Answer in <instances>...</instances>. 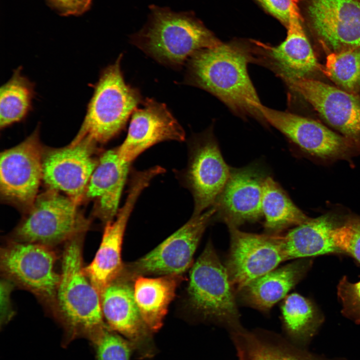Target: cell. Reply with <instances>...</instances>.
Wrapping results in <instances>:
<instances>
[{"label": "cell", "mask_w": 360, "mask_h": 360, "mask_svg": "<svg viewBox=\"0 0 360 360\" xmlns=\"http://www.w3.org/2000/svg\"><path fill=\"white\" fill-rule=\"evenodd\" d=\"M256 49V41L236 40L202 50L187 62L184 83L211 93L240 116L263 120L248 70V64L257 61Z\"/></svg>", "instance_id": "6da1fadb"}, {"label": "cell", "mask_w": 360, "mask_h": 360, "mask_svg": "<svg viewBox=\"0 0 360 360\" xmlns=\"http://www.w3.org/2000/svg\"><path fill=\"white\" fill-rule=\"evenodd\" d=\"M86 232L64 244L60 278L52 316L64 330V344L84 337L92 342L108 326L104 321L100 294L87 274L83 262Z\"/></svg>", "instance_id": "7a4b0ae2"}, {"label": "cell", "mask_w": 360, "mask_h": 360, "mask_svg": "<svg viewBox=\"0 0 360 360\" xmlns=\"http://www.w3.org/2000/svg\"><path fill=\"white\" fill-rule=\"evenodd\" d=\"M150 10L148 23L131 40L160 64L180 68L196 52L221 42L192 14L154 6Z\"/></svg>", "instance_id": "3957f363"}, {"label": "cell", "mask_w": 360, "mask_h": 360, "mask_svg": "<svg viewBox=\"0 0 360 360\" xmlns=\"http://www.w3.org/2000/svg\"><path fill=\"white\" fill-rule=\"evenodd\" d=\"M122 56L120 54L102 72L84 121L70 143L87 140L98 146L108 142L123 130L142 102L138 90L124 81L120 68Z\"/></svg>", "instance_id": "277c9868"}, {"label": "cell", "mask_w": 360, "mask_h": 360, "mask_svg": "<svg viewBox=\"0 0 360 360\" xmlns=\"http://www.w3.org/2000/svg\"><path fill=\"white\" fill-rule=\"evenodd\" d=\"M188 294L192 309L203 320L229 333L243 328L236 292L211 241L192 266Z\"/></svg>", "instance_id": "5b68a950"}, {"label": "cell", "mask_w": 360, "mask_h": 360, "mask_svg": "<svg viewBox=\"0 0 360 360\" xmlns=\"http://www.w3.org/2000/svg\"><path fill=\"white\" fill-rule=\"evenodd\" d=\"M80 205L66 195L47 189L39 194L10 234V240L54 248L86 232L90 221Z\"/></svg>", "instance_id": "8992f818"}, {"label": "cell", "mask_w": 360, "mask_h": 360, "mask_svg": "<svg viewBox=\"0 0 360 360\" xmlns=\"http://www.w3.org/2000/svg\"><path fill=\"white\" fill-rule=\"evenodd\" d=\"M54 248L10 240L0 248L2 276L32 293L52 314L60 274Z\"/></svg>", "instance_id": "52a82bcc"}, {"label": "cell", "mask_w": 360, "mask_h": 360, "mask_svg": "<svg viewBox=\"0 0 360 360\" xmlns=\"http://www.w3.org/2000/svg\"><path fill=\"white\" fill-rule=\"evenodd\" d=\"M302 21L328 52L360 47V0H298Z\"/></svg>", "instance_id": "ba28073f"}, {"label": "cell", "mask_w": 360, "mask_h": 360, "mask_svg": "<svg viewBox=\"0 0 360 360\" xmlns=\"http://www.w3.org/2000/svg\"><path fill=\"white\" fill-rule=\"evenodd\" d=\"M44 148L38 126L20 143L0 153V200L24 214L39 194Z\"/></svg>", "instance_id": "9c48e42d"}, {"label": "cell", "mask_w": 360, "mask_h": 360, "mask_svg": "<svg viewBox=\"0 0 360 360\" xmlns=\"http://www.w3.org/2000/svg\"><path fill=\"white\" fill-rule=\"evenodd\" d=\"M213 206L192 218L152 251L136 260L124 266L122 276L134 280L148 275H182L190 268L200 240L214 217Z\"/></svg>", "instance_id": "30bf717a"}, {"label": "cell", "mask_w": 360, "mask_h": 360, "mask_svg": "<svg viewBox=\"0 0 360 360\" xmlns=\"http://www.w3.org/2000/svg\"><path fill=\"white\" fill-rule=\"evenodd\" d=\"M189 148L184 179L194 198L192 215H198L214 206L231 168L224 161L211 128L193 136Z\"/></svg>", "instance_id": "8fae6325"}, {"label": "cell", "mask_w": 360, "mask_h": 360, "mask_svg": "<svg viewBox=\"0 0 360 360\" xmlns=\"http://www.w3.org/2000/svg\"><path fill=\"white\" fill-rule=\"evenodd\" d=\"M230 247L224 266L236 292L286 260L282 234L242 231L228 227Z\"/></svg>", "instance_id": "7c38bea8"}, {"label": "cell", "mask_w": 360, "mask_h": 360, "mask_svg": "<svg viewBox=\"0 0 360 360\" xmlns=\"http://www.w3.org/2000/svg\"><path fill=\"white\" fill-rule=\"evenodd\" d=\"M98 148L87 140L62 148H44L42 182L47 189L59 192L80 205L98 162Z\"/></svg>", "instance_id": "4fadbf2b"}, {"label": "cell", "mask_w": 360, "mask_h": 360, "mask_svg": "<svg viewBox=\"0 0 360 360\" xmlns=\"http://www.w3.org/2000/svg\"><path fill=\"white\" fill-rule=\"evenodd\" d=\"M154 178L148 170L134 174L124 204L118 209L116 219L105 224L98 249L92 262L84 268L100 294L123 270L121 252L126 224L140 195Z\"/></svg>", "instance_id": "5bb4252c"}, {"label": "cell", "mask_w": 360, "mask_h": 360, "mask_svg": "<svg viewBox=\"0 0 360 360\" xmlns=\"http://www.w3.org/2000/svg\"><path fill=\"white\" fill-rule=\"evenodd\" d=\"M132 280L120 276L100 294L104 318L112 330L124 336L140 360L152 358L156 348L152 331L140 313Z\"/></svg>", "instance_id": "9a60e30c"}, {"label": "cell", "mask_w": 360, "mask_h": 360, "mask_svg": "<svg viewBox=\"0 0 360 360\" xmlns=\"http://www.w3.org/2000/svg\"><path fill=\"white\" fill-rule=\"evenodd\" d=\"M260 110L263 120L312 156L324 159L345 158L360 150L356 143L312 119L262 104Z\"/></svg>", "instance_id": "2e32d148"}, {"label": "cell", "mask_w": 360, "mask_h": 360, "mask_svg": "<svg viewBox=\"0 0 360 360\" xmlns=\"http://www.w3.org/2000/svg\"><path fill=\"white\" fill-rule=\"evenodd\" d=\"M285 40L276 46L258 42V62L266 64L286 84L321 72L302 24L298 2L292 8Z\"/></svg>", "instance_id": "e0dca14e"}, {"label": "cell", "mask_w": 360, "mask_h": 360, "mask_svg": "<svg viewBox=\"0 0 360 360\" xmlns=\"http://www.w3.org/2000/svg\"><path fill=\"white\" fill-rule=\"evenodd\" d=\"M288 86L329 125L360 147V94L312 78L300 79Z\"/></svg>", "instance_id": "ac0fdd59"}, {"label": "cell", "mask_w": 360, "mask_h": 360, "mask_svg": "<svg viewBox=\"0 0 360 360\" xmlns=\"http://www.w3.org/2000/svg\"><path fill=\"white\" fill-rule=\"evenodd\" d=\"M266 176L256 166L231 168L215 204L214 216L228 227L254 222L263 216L262 200Z\"/></svg>", "instance_id": "d6986e66"}, {"label": "cell", "mask_w": 360, "mask_h": 360, "mask_svg": "<svg viewBox=\"0 0 360 360\" xmlns=\"http://www.w3.org/2000/svg\"><path fill=\"white\" fill-rule=\"evenodd\" d=\"M143 103L133 112L126 136L116 148L120 157L130 164L156 144L185 140L183 128L164 104L149 98Z\"/></svg>", "instance_id": "ffe728a7"}, {"label": "cell", "mask_w": 360, "mask_h": 360, "mask_svg": "<svg viewBox=\"0 0 360 360\" xmlns=\"http://www.w3.org/2000/svg\"><path fill=\"white\" fill-rule=\"evenodd\" d=\"M130 165L120 157L116 148L110 149L100 156L90 177L84 200L94 202L93 214L104 225L118 213Z\"/></svg>", "instance_id": "44dd1931"}, {"label": "cell", "mask_w": 360, "mask_h": 360, "mask_svg": "<svg viewBox=\"0 0 360 360\" xmlns=\"http://www.w3.org/2000/svg\"><path fill=\"white\" fill-rule=\"evenodd\" d=\"M312 265L310 258L297 259L275 268L252 280L236 292L237 298L248 306L264 313L284 299L306 275Z\"/></svg>", "instance_id": "7402d4cb"}, {"label": "cell", "mask_w": 360, "mask_h": 360, "mask_svg": "<svg viewBox=\"0 0 360 360\" xmlns=\"http://www.w3.org/2000/svg\"><path fill=\"white\" fill-rule=\"evenodd\" d=\"M229 334L238 360H330L266 330L243 327Z\"/></svg>", "instance_id": "603a6c76"}, {"label": "cell", "mask_w": 360, "mask_h": 360, "mask_svg": "<svg viewBox=\"0 0 360 360\" xmlns=\"http://www.w3.org/2000/svg\"><path fill=\"white\" fill-rule=\"evenodd\" d=\"M334 216L326 214L310 219L282 235L286 260L342 254L336 246L334 234L340 224Z\"/></svg>", "instance_id": "cb8c5ba5"}, {"label": "cell", "mask_w": 360, "mask_h": 360, "mask_svg": "<svg viewBox=\"0 0 360 360\" xmlns=\"http://www.w3.org/2000/svg\"><path fill=\"white\" fill-rule=\"evenodd\" d=\"M181 276L179 274L156 278L140 276L134 280L135 300L143 320L152 332L162 328L168 306L182 280Z\"/></svg>", "instance_id": "d4e9b609"}, {"label": "cell", "mask_w": 360, "mask_h": 360, "mask_svg": "<svg viewBox=\"0 0 360 360\" xmlns=\"http://www.w3.org/2000/svg\"><path fill=\"white\" fill-rule=\"evenodd\" d=\"M283 336L290 342L306 348L324 318L316 306L298 293L288 295L280 304Z\"/></svg>", "instance_id": "484cf974"}, {"label": "cell", "mask_w": 360, "mask_h": 360, "mask_svg": "<svg viewBox=\"0 0 360 360\" xmlns=\"http://www.w3.org/2000/svg\"><path fill=\"white\" fill-rule=\"evenodd\" d=\"M262 208L264 218V233L270 235H281L288 228L309 218L270 176H266L264 182Z\"/></svg>", "instance_id": "4316f807"}, {"label": "cell", "mask_w": 360, "mask_h": 360, "mask_svg": "<svg viewBox=\"0 0 360 360\" xmlns=\"http://www.w3.org/2000/svg\"><path fill=\"white\" fill-rule=\"evenodd\" d=\"M16 69L10 78L0 90V128H4L26 116L34 94L33 84Z\"/></svg>", "instance_id": "83f0119b"}, {"label": "cell", "mask_w": 360, "mask_h": 360, "mask_svg": "<svg viewBox=\"0 0 360 360\" xmlns=\"http://www.w3.org/2000/svg\"><path fill=\"white\" fill-rule=\"evenodd\" d=\"M322 72L338 88L360 94V47L328 54Z\"/></svg>", "instance_id": "f1b7e54d"}, {"label": "cell", "mask_w": 360, "mask_h": 360, "mask_svg": "<svg viewBox=\"0 0 360 360\" xmlns=\"http://www.w3.org/2000/svg\"><path fill=\"white\" fill-rule=\"evenodd\" d=\"M97 360H130L133 350L130 343L106 326L92 342Z\"/></svg>", "instance_id": "f546056e"}, {"label": "cell", "mask_w": 360, "mask_h": 360, "mask_svg": "<svg viewBox=\"0 0 360 360\" xmlns=\"http://www.w3.org/2000/svg\"><path fill=\"white\" fill-rule=\"evenodd\" d=\"M334 240L342 254L350 256L360 263V218L341 222L334 230Z\"/></svg>", "instance_id": "4dcf8cb0"}, {"label": "cell", "mask_w": 360, "mask_h": 360, "mask_svg": "<svg viewBox=\"0 0 360 360\" xmlns=\"http://www.w3.org/2000/svg\"><path fill=\"white\" fill-rule=\"evenodd\" d=\"M337 294L342 304V314L360 324V281L352 283L343 276L338 286Z\"/></svg>", "instance_id": "1f68e13d"}, {"label": "cell", "mask_w": 360, "mask_h": 360, "mask_svg": "<svg viewBox=\"0 0 360 360\" xmlns=\"http://www.w3.org/2000/svg\"><path fill=\"white\" fill-rule=\"evenodd\" d=\"M266 12L278 20L286 28L290 23V12L298 0H254Z\"/></svg>", "instance_id": "d6a6232c"}, {"label": "cell", "mask_w": 360, "mask_h": 360, "mask_svg": "<svg viewBox=\"0 0 360 360\" xmlns=\"http://www.w3.org/2000/svg\"><path fill=\"white\" fill-rule=\"evenodd\" d=\"M92 0H46L48 6L62 16H78L90 8Z\"/></svg>", "instance_id": "836d02e7"}, {"label": "cell", "mask_w": 360, "mask_h": 360, "mask_svg": "<svg viewBox=\"0 0 360 360\" xmlns=\"http://www.w3.org/2000/svg\"><path fill=\"white\" fill-rule=\"evenodd\" d=\"M16 286L10 280L2 276L0 284V326L7 324L14 316V310L10 295Z\"/></svg>", "instance_id": "e575fe53"}]
</instances>
